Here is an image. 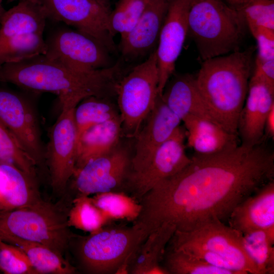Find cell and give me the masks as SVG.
<instances>
[{
  "instance_id": "cell-1",
  "label": "cell",
  "mask_w": 274,
  "mask_h": 274,
  "mask_svg": "<svg viewBox=\"0 0 274 274\" xmlns=\"http://www.w3.org/2000/svg\"><path fill=\"white\" fill-rule=\"evenodd\" d=\"M273 178L274 153L264 142L240 144L211 154L195 153L185 167L142 197L134 222L150 232L164 223L189 231L211 219L223 221Z\"/></svg>"
},
{
  "instance_id": "cell-2",
  "label": "cell",
  "mask_w": 274,
  "mask_h": 274,
  "mask_svg": "<svg viewBox=\"0 0 274 274\" xmlns=\"http://www.w3.org/2000/svg\"><path fill=\"white\" fill-rule=\"evenodd\" d=\"M121 66L116 63L91 72L73 69L40 54L0 66V81L34 92L57 94L59 99L78 103L90 97L106 98L116 93L121 77Z\"/></svg>"
},
{
  "instance_id": "cell-3",
  "label": "cell",
  "mask_w": 274,
  "mask_h": 274,
  "mask_svg": "<svg viewBox=\"0 0 274 274\" xmlns=\"http://www.w3.org/2000/svg\"><path fill=\"white\" fill-rule=\"evenodd\" d=\"M256 47L251 46L202 61L196 86L216 122L238 135L241 112L248 93Z\"/></svg>"
},
{
  "instance_id": "cell-4",
  "label": "cell",
  "mask_w": 274,
  "mask_h": 274,
  "mask_svg": "<svg viewBox=\"0 0 274 274\" xmlns=\"http://www.w3.org/2000/svg\"><path fill=\"white\" fill-rule=\"evenodd\" d=\"M248 29L243 16L222 0H191L187 35L202 61L240 50Z\"/></svg>"
},
{
  "instance_id": "cell-5",
  "label": "cell",
  "mask_w": 274,
  "mask_h": 274,
  "mask_svg": "<svg viewBox=\"0 0 274 274\" xmlns=\"http://www.w3.org/2000/svg\"><path fill=\"white\" fill-rule=\"evenodd\" d=\"M148 231L140 224H108L81 239L78 248L80 263L94 274H127L131 260Z\"/></svg>"
},
{
  "instance_id": "cell-6",
  "label": "cell",
  "mask_w": 274,
  "mask_h": 274,
  "mask_svg": "<svg viewBox=\"0 0 274 274\" xmlns=\"http://www.w3.org/2000/svg\"><path fill=\"white\" fill-rule=\"evenodd\" d=\"M67 216L41 198L33 203L0 212V240L14 236L44 245L63 256L75 236Z\"/></svg>"
},
{
  "instance_id": "cell-7",
  "label": "cell",
  "mask_w": 274,
  "mask_h": 274,
  "mask_svg": "<svg viewBox=\"0 0 274 274\" xmlns=\"http://www.w3.org/2000/svg\"><path fill=\"white\" fill-rule=\"evenodd\" d=\"M158 83L156 49L118 82L116 94L122 131L127 135L134 137L153 110L159 95Z\"/></svg>"
},
{
  "instance_id": "cell-8",
  "label": "cell",
  "mask_w": 274,
  "mask_h": 274,
  "mask_svg": "<svg viewBox=\"0 0 274 274\" xmlns=\"http://www.w3.org/2000/svg\"><path fill=\"white\" fill-rule=\"evenodd\" d=\"M169 242L173 249L194 246L213 252L238 274H259L245 249L243 234L217 218L207 220L191 231L176 230Z\"/></svg>"
},
{
  "instance_id": "cell-9",
  "label": "cell",
  "mask_w": 274,
  "mask_h": 274,
  "mask_svg": "<svg viewBox=\"0 0 274 274\" xmlns=\"http://www.w3.org/2000/svg\"><path fill=\"white\" fill-rule=\"evenodd\" d=\"M48 19L61 22L96 40L109 52L116 51L108 20L111 12L107 0H37Z\"/></svg>"
},
{
  "instance_id": "cell-10",
  "label": "cell",
  "mask_w": 274,
  "mask_h": 274,
  "mask_svg": "<svg viewBox=\"0 0 274 274\" xmlns=\"http://www.w3.org/2000/svg\"><path fill=\"white\" fill-rule=\"evenodd\" d=\"M45 39V55L67 66L91 72L113 64L109 51L91 36L64 24Z\"/></svg>"
},
{
  "instance_id": "cell-11",
  "label": "cell",
  "mask_w": 274,
  "mask_h": 274,
  "mask_svg": "<svg viewBox=\"0 0 274 274\" xmlns=\"http://www.w3.org/2000/svg\"><path fill=\"white\" fill-rule=\"evenodd\" d=\"M61 112L51 127L46 149L53 190L61 192L76 169L78 136L74 110L78 103L68 99L59 100Z\"/></svg>"
},
{
  "instance_id": "cell-12",
  "label": "cell",
  "mask_w": 274,
  "mask_h": 274,
  "mask_svg": "<svg viewBox=\"0 0 274 274\" xmlns=\"http://www.w3.org/2000/svg\"><path fill=\"white\" fill-rule=\"evenodd\" d=\"M186 130L180 125L155 152L148 163L141 170L129 173L125 192L140 201L159 181L182 169L191 161L186 154Z\"/></svg>"
},
{
  "instance_id": "cell-13",
  "label": "cell",
  "mask_w": 274,
  "mask_h": 274,
  "mask_svg": "<svg viewBox=\"0 0 274 274\" xmlns=\"http://www.w3.org/2000/svg\"><path fill=\"white\" fill-rule=\"evenodd\" d=\"M131 160L128 149L118 145L108 153L90 159L73 176L79 195L125 191Z\"/></svg>"
},
{
  "instance_id": "cell-14",
  "label": "cell",
  "mask_w": 274,
  "mask_h": 274,
  "mask_svg": "<svg viewBox=\"0 0 274 274\" xmlns=\"http://www.w3.org/2000/svg\"><path fill=\"white\" fill-rule=\"evenodd\" d=\"M0 120L14 135L37 165L46 159L39 123L29 102L15 92L0 88Z\"/></svg>"
},
{
  "instance_id": "cell-15",
  "label": "cell",
  "mask_w": 274,
  "mask_h": 274,
  "mask_svg": "<svg viewBox=\"0 0 274 274\" xmlns=\"http://www.w3.org/2000/svg\"><path fill=\"white\" fill-rule=\"evenodd\" d=\"M191 0H172L156 49L158 69V93L174 74L188 32V15Z\"/></svg>"
},
{
  "instance_id": "cell-16",
  "label": "cell",
  "mask_w": 274,
  "mask_h": 274,
  "mask_svg": "<svg viewBox=\"0 0 274 274\" xmlns=\"http://www.w3.org/2000/svg\"><path fill=\"white\" fill-rule=\"evenodd\" d=\"M181 120L166 106L159 95L155 105L146 118L144 125L135 135L133 155L129 173L143 169L157 149L180 126Z\"/></svg>"
},
{
  "instance_id": "cell-17",
  "label": "cell",
  "mask_w": 274,
  "mask_h": 274,
  "mask_svg": "<svg viewBox=\"0 0 274 274\" xmlns=\"http://www.w3.org/2000/svg\"><path fill=\"white\" fill-rule=\"evenodd\" d=\"M273 106L274 86L251 76L238 122L241 144L254 146L265 141V120Z\"/></svg>"
},
{
  "instance_id": "cell-18",
  "label": "cell",
  "mask_w": 274,
  "mask_h": 274,
  "mask_svg": "<svg viewBox=\"0 0 274 274\" xmlns=\"http://www.w3.org/2000/svg\"><path fill=\"white\" fill-rule=\"evenodd\" d=\"M172 0H149L136 25L121 37L120 49L128 58L143 56L157 46Z\"/></svg>"
},
{
  "instance_id": "cell-19",
  "label": "cell",
  "mask_w": 274,
  "mask_h": 274,
  "mask_svg": "<svg viewBox=\"0 0 274 274\" xmlns=\"http://www.w3.org/2000/svg\"><path fill=\"white\" fill-rule=\"evenodd\" d=\"M228 219L229 226L243 234L255 230L274 232V180L237 205Z\"/></svg>"
},
{
  "instance_id": "cell-20",
  "label": "cell",
  "mask_w": 274,
  "mask_h": 274,
  "mask_svg": "<svg viewBox=\"0 0 274 274\" xmlns=\"http://www.w3.org/2000/svg\"><path fill=\"white\" fill-rule=\"evenodd\" d=\"M188 147L195 153L211 154L230 150L240 144L238 135L230 133L215 122L188 115L182 119Z\"/></svg>"
},
{
  "instance_id": "cell-21",
  "label": "cell",
  "mask_w": 274,
  "mask_h": 274,
  "mask_svg": "<svg viewBox=\"0 0 274 274\" xmlns=\"http://www.w3.org/2000/svg\"><path fill=\"white\" fill-rule=\"evenodd\" d=\"M161 97L181 121L185 117L192 115L217 124L196 86L195 76L192 75L186 74L176 77L164 89Z\"/></svg>"
},
{
  "instance_id": "cell-22",
  "label": "cell",
  "mask_w": 274,
  "mask_h": 274,
  "mask_svg": "<svg viewBox=\"0 0 274 274\" xmlns=\"http://www.w3.org/2000/svg\"><path fill=\"white\" fill-rule=\"evenodd\" d=\"M18 3L0 16V43L15 36L44 33L48 19L37 0H19Z\"/></svg>"
},
{
  "instance_id": "cell-23",
  "label": "cell",
  "mask_w": 274,
  "mask_h": 274,
  "mask_svg": "<svg viewBox=\"0 0 274 274\" xmlns=\"http://www.w3.org/2000/svg\"><path fill=\"white\" fill-rule=\"evenodd\" d=\"M33 179L11 164L0 162V212L30 205L41 199Z\"/></svg>"
},
{
  "instance_id": "cell-24",
  "label": "cell",
  "mask_w": 274,
  "mask_h": 274,
  "mask_svg": "<svg viewBox=\"0 0 274 274\" xmlns=\"http://www.w3.org/2000/svg\"><path fill=\"white\" fill-rule=\"evenodd\" d=\"M176 230L174 225L164 223L152 230L133 256L129 273L169 274L160 263L165 256L166 246Z\"/></svg>"
},
{
  "instance_id": "cell-25",
  "label": "cell",
  "mask_w": 274,
  "mask_h": 274,
  "mask_svg": "<svg viewBox=\"0 0 274 274\" xmlns=\"http://www.w3.org/2000/svg\"><path fill=\"white\" fill-rule=\"evenodd\" d=\"M122 133L120 116L93 126L84 131L78 139L76 169L90 159L107 154L116 148Z\"/></svg>"
},
{
  "instance_id": "cell-26",
  "label": "cell",
  "mask_w": 274,
  "mask_h": 274,
  "mask_svg": "<svg viewBox=\"0 0 274 274\" xmlns=\"http://www.w3.org/2000/svg\"><path fill=\"white\" fill-rule=\"evenodd\" d=\"M21 249L38 274H73L76 268L63 256L37 242L9 236L3 240Z\"/></svg>"
},
{
  "instance_id": "cell-27",
  "label": "cell",
  "mask_w": 274,
  "mask_h": 274,
  "mask_svg": "<svg viewBox=\"0 0 274 274\" xmlns=\"http://www.w3.org/2000/svg\"><path fill=\"white\" fill-rule=\"evenodd\" d=\"M93 203L112 221L124 220L134 222L141 210V202L124 191H109L90 197Z\"/></svg>"
},
{
  "instance_id": "cell-28",
  "label": "cell",
  "mask_w": 274,
  "mask_h": 274,
  "mask_svg": "<svg viewBox=\"0 0 274 274\" xmlns=\"http://www.w3.org/2000/svg\"><path fill=\"white\" fill-rule=\"evenodd\" d=\"M119 116L116 107L106 98L90 96L84 99L74 110L78 139L90 127Z\"/></svg>"
},
{
  "instance_id": "cell-29",
  "label": "cell",
  "mask_w": 274,
  "mask_h": 274,
  "mask_svg": "<svg viewBox=\"0 0 274 274\" xmlns=\"http://www.w3.org/2000/svg\"><path fill=\"white\" fill-rule=\"evenodd\" d=\"M243 243L259 274L274 273V232L264 230L248 232L243 234Z\"/></svg>"
},
{
  "instance_id": "cell-30",
  "label": "cell",
  "mask_w": 274,
  "mask_h": 274,
  "mask_svg": "<svg viewBox=\"0 0 274 274\" xmlns=\"http://www.w3.org/2000/svg\"><path fill=\"white\" fill-rule=\"evenodd\" d=\"M44 33H33L13 37L0 43V66L45 54Z\"/></svg>"
},
{
  "instance_id": "cell-31",
  "label": "cell",
  "mask_w": 274,
  "mask_h": 274,
  "mask_svg": "<svg viewBox=\"0 0 274 274\" xmlns=\"http://www.w3.org/2000/svg\"><path fill=\"white\" fill-rule=\"evenodd\" d=\"M67 216L68 226L92 233L112 221L91 200L89 196L79 195L73 201Z\"/></svg>"
},
{
  "instance_id": "cell-32",
  "label": "cell",
  "mask_w": 274,
  "mask_h": 274,
  "mask_svg": "<svg viewBox=\"0 0 274 274\" xmlns=\"http://www.w3.org/2000/svg\"><path fill=\"white\" fill-rule=\"evenodd\" d=\"M0 162L13 165L31 178H36L35 161L1 120Z\"/></svg>"
},
{
  "instance_id": "cell-33",
  "label": "cell",
  "mask_w": 274,
  "mask_h": 274,
  "mask_svg": "<svg viewBox=\"0 0 274 274\" xmlns=\"http://www.w3.org/2000/svg\"><path fill=\"white\" fill-rule=\"evenodd\" d=\"M165 261L164 267L169 274H235L230 270L212 266L181 249H170Z\"/></svg>"
},
{
  "instance_id": "cell-34",
  "label": "cell",
  "mask_w": 274,
  "mask_h": 274,
  "mask_svg": "<svg viewBox=\"0 0 274 274\" xmlns=\"http://www.w3.org/2000/svg\"><path fill=\"white\" fill-rule=\"evenodd\" d=\"M149 0H120L109 17L110 31L121 37L128 33L139 20Z\"/></svg>"
},
{
  "instance_id": "cell-35",
  "label": "cell",
  "mask_w": 274,
  "mask_h": 274,
  "mask_svg": "<svg viewBox=\"0 0 274 274\" xmlns=\"http://www.w3.org/2000/svg\"><path fill=\"white\" fill-rule=\"evenodd\" d=\"M0 271L5 274H38L21 249L2 240Z\"/></svg>"
},
{
  "instance_id": "cell-36",
  "label": "cell",
  "mask_w": 274,
  "mask_h": 274,
  "mask_svg": "<svg viewBox=\"0 0 274 274\" xmlns=\"http://www.w3.org/2000/svg\"><path fill=\"white\" fill-rule=\"evenodd\" d=\"M237 12L247 26L252 24L274 29V0H245Z\"/></svg>"
},
{
  "instance_id": "cell-37",
  "label": "cell",
  "mask_w": 274,
  "mask_h": 274,
  "mask_svg": "<svg viewBox=\"0 0 274 274\" xmlns=\"http://www.w3.org/2000/svg\"><path fill=\"white\" fill-rule=\"evenodd\" d=\"M247 26L257 42L256 57L261 60L274 59V29L252 24Z\"/></svg>"
},
{
  "instance_id": "cell-38",
  "label": "cell",
  "mask_w": 274,
  "mask_h": 274,
  "mask_svg": "<svg viewBox=\"0 0 274 274\" xmlns=\"http://www.w3.org/2000/svg\"><path fill=\"white\" fill-rule=\"evenodd\" d=\"M179 249L183 250L191 253L195 256L212 266L229 270L233 271L235 274H238L237 272L233 269L229 264L223 258L213 252L194 246H189Z\"/></svg>"
},
{
  "instance_id": "cell-39",
  "label": "cell",
  "mask_w": 274,
  "mask_h": 274,
  "mask_svg": "<svg viewBox=\"0 0 274 274\" xmlns=\"http://www.w3.org/2000/svg\"><path fill=\"white\" fill-rule=\"evenodd\" d=\"M251 76L274 86V59L261 60L256 57Z\"/></svg>"
},
{
  "instance_id": "cell-40",
  "label": "cell",
  "mask_w": 274,
  "mask_h": 274,
  "mask_svg": "<svg viewBox=\"0 0 274 274\" xmlns=\"http://www.w3.org/2000/svg\"><path fill=\"white\" fill-rule=\"evenodd\" d=\"M265 136L274 138V106L269 111L265 122Z\"/></svg>"
},
{
  "instance_id": "cell-41",
  "label": "cell",
  "mask_w": 274,
  "mask_h": 274,
  "mask_svg": "<svg viewBox=\"0 0 274 274\" xmlns=\"http://www.w3.org/2000/svg\"><path fill=\"white\" fill-rule=\"evenodd\" d=\"M3 0H0V16L3 14L5 11L2 6Z\"/></svg>"
},
{
  "instance_id": "cell-42",
  "label": "cell",
  "mask_w": 274,
  "mask_h": 274,
  "mask_svg": "<svg viewBox=\"0 0 274 274\" xmlns=\"http://www.w3.org/2000/svg\"><path fill=\"white\" fill-rule=\"evenodd\" d=\"M14 1H16V0H9V1L10 2H13Z\"/></svg>"
},
{
  "instance_id": "cell-43",
  "label": "cell",
  "mask_w": 274,
  "mask_h": 274,
  "mask_svg": "<svg viewBox=\"0 0 274 274\" xmlns=\"http://www.w3.org/2000/svg\"><path fill=\"white\" fill-rule=\"evenodd\" d=\"M107 1H108V0H107Z\"/></svg>"
}]
</instances>
